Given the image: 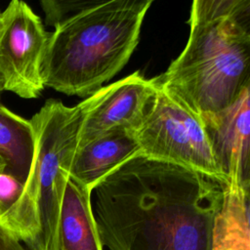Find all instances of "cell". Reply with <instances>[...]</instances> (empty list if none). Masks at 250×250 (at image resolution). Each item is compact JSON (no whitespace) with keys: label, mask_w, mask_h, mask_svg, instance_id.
<instances>
[{"label":"cell","mask_w":250,"mask_h":250,"mask_svg":"<svg viewBox=\"0 0 250 250\" xmlns=\"http://www.w3.org/2000/svg\"><path fill=\"white\" fill-rule=\"evenodd\" d=\"M228 16L233 24L250 39V0H229Z\"/></svg>","instance_id":"cell-15"},{"label":"cell","mask_w":250,"mask_h":250,"mask_svg":"<svg viewBox=\"0 0 250 250\" xmlns=\"http://www.w3.org/2000/svg\"><path fill=\"white\" fill-rule=\"evenodd\" d=\"M23 184L13 175L0 171V221L8 215L20 199Z\"/></svg>","instance_id":"cell-14"},{"label":"cell","mask_w":250,"mask_h":250,"mask_svg":"<svg viewBox=\"0 0 250 250\" xmlns=\"http://www.w3.org/2000/svg\"><path fill=\"white\" fill-rule=\"evenodd\" d=\"M229 184L138 154L91 193L108 250H213L214 229Z\"/></svg>","instance_id":"cell-1"},{"label":"cell","mask_w":250,"mask_h":250,"mask_svg":"<svg viewBox=\"0 0 250 250\" xmlns=\"http://www.w3.org/2000/svg\"><path fill=\"white\" fill-rule=\"evenodd\" d=\"M0 14H1V12H0Z\"/></svg>","instance_id":"cell-19"},{"label":"cell","mask_w":250,"mask_h":250,"mask_svg":"<svg viewBox=\"0 0 250 250\" xmlns=\"http://www.w3.org/2000/svg\"><path fill=\"white\" fill-rule=\"evenodd\" d=\"M229 0H195L186 47L155 77L172 99L199 117L220 113L250 89V39L228 16Z\"/></svg>","instance_id":"cell-3"},{"label":"cell","mask_w":250,"mask_h":250,"mask_svg":"<svg viewBox=\"0 0 250 250\" xmlns=\"http://www.w3.org/2000/svg\"><path fill=\"white\" fill-rule=\"evenodd\" d=\"M6 169V163L5 161L0 157V171H5Z\"/></svg>","instance_id":"cell-17"},{"label":"cell","mask_w":250,"mask_h":250,"mask_svg":"<svg viewBox=\"0 0 250 250\" xmlns=\"http://www.w3.org/2000/svg\"><path fill=\"white\" fill-rule=\"evenodd\" d=\"M34 153V137L30 120L13 112L0 103V157L5 172L24 184Z\"/></svg>","instance_id":"cell-12"},{"label":"cell","mask_w":250,"mask_h":250,"mask_svg":"<svg viewBox=\"0 0 250 250\" xmlns=\"http://www.w3.org/2000/svg\"><path fill=\"white\" fill-rule=\"evenodd\" d=\"M50 32L28 4L13 0L0 14V84L22 99L44 90L42 64Z\"/></svg>","instance_id":"cell-6"},{"label":"cell","mask_w":250,"mask_h":250,"mask_svg":"<svg viewBox=\"0 0 250 250\" xmlns=\"http://www.w3.org/2000/svg\"><path fill=\"white\" fill-rule=\"evenodd\" d=\"M3 92V90H2V87H1V84H0V98H1V93Z\"/></svg>","instance_id":"cell-18"},{"label":"cell","mask_w":250,"mask_h":250,"mask_svg":"<svg viewBox=\"0 0 250 250\" xmlns=\"http://www.w3.org/2000/svg\"><path fill=\"white\" fill-rule=\"evenodd\" d=\"M213 250H250V183L229 186L216 220Z\"/></svg>","instance_id":"cell-11"},{"label":"cell","mask_w":250,"mask_h":250,"mask_svg":"<svg viewBox=\"0 0 250 250\" xmlns=\"http://www.w3.org/2000/svg\"><path fill=\"white\" fill-rule=\"evenodd\" d=\"M90 2L79 0H44L40 4L45 14L46 24L55 28L65 19L85 8Z\"/></svg>","instance_id":"cell-13"},{"label":"cell","mask_w":250,"mask_h":250,"mask_svg":"<svg viewBox=\"0 0 250 250\" xmlns=\"http://www.w3.org/2000/svg\"><path fill=\"white\" fill-rule=\"evenodd\" d=\"M135 136L141 154L146 157L226 180L201 118L172 99L159 85Z\"/></svg>","instance_id":"cell-5"},{"label":"cell","mask_w":250,"mask_h":250,"mask_svg":"<svg viewBox=\"0 0 250 250\" xmlns=\"http://www.w3.org/2000/svg\"><path fill=\"white\" fill-rule=\"evenodd\" d=\"M150 0L91 1L50 32L44 86L88 98L123 68L136 49Z\"/></svg>","instance_id":"cell-2"},{"label":"cell","mask_w":250,"mask_h":250,"mask_svg":"<svg viewBox=\"0 0 250 250\" xmlns=\"http://www.w3.org/2000/svg\"><path fill=\"white\" fill-rule=\"evenodd\" d=\"M0 250H28L17 236L0 225Z\"/></svg>","instance_id":"cell-16"},{"label":"cell","mask_w":250,"mask_h":250,"mask_svg":"<svg viewBox=\"0 0 250 250\" xmlns=\"http://www.w3.org/2000/svg\"><path fill=\"white\" fill-rule=\"evenodd\" d=\"M34 153L21 195L0 221L28 250H60L62 204L83 122L79 104L49 99L29 119Z\"/></svg>","instance_id":"cell-4"},{"label":"cell","mask_w":250,"mask_h":250,"mask_svg":"<svg viewBox=\"0 0 250 250\" xmlns=\"http://www.w3.org/2000/svg\"><path fill=\"white\" fill-rule=\"evenodd\" d=\"M140 153L134 131L113 129L77 147L70 176L92 190L104 177Z\"/></svg>","instance_id":"cell-9"},{"label":"cell","mask_w":250,"mask_h":250,"mask_svg":"<svg viewBox=\"0 0 250 250\" xmlns=\"http://www.w3.org/2000/svg\"><path fill=\"white\" fill-rule=\"evenodd\" d=\"M91 193L86 186L68 177L60 218V250H103Z\"/></svg>","instance_id":"cell-10"},{"label":"cell","mask_w":250,"mask_h":250,"mask_svg":"<svg viewBox=\"0 0 250 250\" xmlns=\"http://www.w3.org/2000/svg\"><path fill=\"white\" fill-rule=\"evenodd\" d=\"M158 84L134 72L109 85L103 86L79 103L83 122L78 147L117 128L136 131L149 110Z\"/></svg>","instance_id":"cell-7"},{"label":"cell","mask_w":250,"mask_h":250,"mask_svg":"<svg viewBox=\"0 0 250 250\" xmlns=\"http://www.w3.org/2000/svg\"><path fill=\"white\" fill-rule=\"evenodd\" d=\"M223 177L229 186L250 183V89L226 110L200 117Z\"/></svg>","instance_id":"cell-8"}]
</instances>
